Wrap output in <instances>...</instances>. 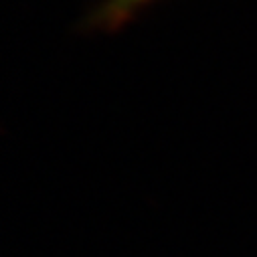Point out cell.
<instances>
[{"instance_id":"cell-1","label":"cell","mask_w":257,"mask_h":257,"mask_svg":"<svg viewBox=\"0 0 257 257\" xmlns=\"http://www.w3.org/2000/svg\"><path fill=\"white\" fill-rule=\"evenodd\" d=\"M148 3H152V0H111V5L107 9H109L111 15L125 17V15H130L132 11H136V9H140V7L148 5Z\"/></svg>"}]
</instances>
